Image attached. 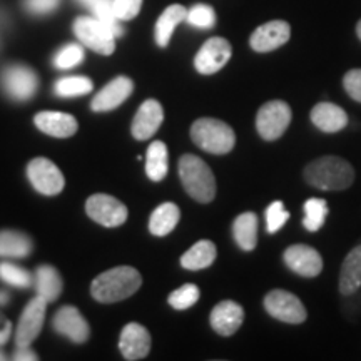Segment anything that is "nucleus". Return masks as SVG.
<instances>
[{
  "label": "nucleus",
  "instance_id": "3",
  "mask_svg": "<svg viewBox=\"0 0 361 361\" xmlns=\"http://www.w3.org/2000/svg\"><path fill=\"white\" fill-rule=\"evenodd\" d=\"M179 178L184 189L197 202H211L216 196V179L213 171L201 157L184 154L179 159Z\"/></svg>",
  "mask_w": 361,
  "mask_h": 361
},
{
  "label": "nucleus",
  "instance_id": "25",
  "mask_svg": "<svg viewBox=\"0 0 361 361\" xmlns=\"http://www.w3.org/2000/svg\"><path fill=\"white\" fill-rule=\"evenodd\" d=\"M216 251L214 243L207 241V239H202V241L196 243L191 250H188L180 258V266L189 271H200L204 268H209L211 264L214 263Z\"/></svg>",
  "mask_w": 361,
  "mask_h": 361
},
{
  "label": "nucleus",
  "instance_id": "17",
  "mask_svg": "<svg viewBox=\"0 0 361 361\" xmlns=\"http://www.w3.org/2000/svg\"><path fill=\"white\" fill-rule=\"evenodd\" d=\"M54 328L62 336H67L74 343H85L89 340V324L74 306H64L54 316Z\"/></svg>",
  "mask_w": 361,
  "mask_h": 361
},
{
  "label": "nucleus",
  "instance_id": "19",
  "mask_svg": "<svg viewBox=\"0 0 361 361\" xmlns=\"http://www.w3.org/2000/svg\"><path fill=\"white\" fill-rule=\"evenodd\" d=\"M133 90H134L133 80L129 78H124V75H121V78H116L114 80H111V82L92 99L90 107H92L94 112L112 111L116 109V107H119L121 104H123L126 99L133 94Z\"/></svg>",
  "mask_w": 361,
  "mask_h": 361
},
{
  "label": "nucleus",
  "instance_id": "45",
  "mask_svg": "<svg viewBox=\"0 0 361 361\" xmlns=\"http://www.w3.org/2000/svg\"><path fill=\"white\" fill-rule=\"evenodd\" d=\"M79 2H80V4H84V6H89L90 0H79Z\"/></svg>",
  "mask_w": 361,
  "mask_h": 361
},
{
  "label": "nucleus",
  "instance_id": "31",
  "mask_svg": "<svg viewBox=\"0 0 361 361\" xmlns=\"http://www.w3.org/2000/svg\"><path fill=\"white\" fill-rule=\"evenodd\" d=\"M328 202L324 200H319V197H313V200H308L305 202V219L303 224L305 228L311 233L319 231L323 228L324 221H326L328 216Z\"/></svg>",
  "mask_w": 361,
  "mask_h": 361
},
{
  "label": "nucleus",
  "instance_id": "27",
  "mask_svg": "<svg viewBox=\"0 0 361 361\" xmlns=\"http://www.w3.org/2000/svg\"><path fill=\"white\" fill-rule=\"evenodd\" d=\"M32 251V241L24 233L0 231V258L19 259Z\"/></svg>",
  "mask_w": 361,
  "mask_h": 361
},
{
  "label": "nucleus",
  "instance_id": "46",
  "mask_svg": "<svg viewBox=\"0 0 361 361\" xmlns=\"http://www.w3.org/2000/svg\"><path fill=\"white\" fill-rule=\"evenodd\" d=\"M0 360H6V356H4L2 351H0Z\"/></svg>",
  "mask_w": 361,
  "mask_h": 361
},
{
  "label": "nucleus",
  "instance_id": "6",
  "mask_svg": "<svg viewBox=\"0 0 361 361\" xmlns=\"http://www.w3.org/2000/svg\"><path fill=\"white\" fill-rule=\"evenodd\" d=\"M291 123V107L284 101H269L256 116V129L264 141H276Z\"/></svg>",
  "mask_w": 361,
  "mask_h": 361
},
{
  "label": "nucleus",
  "instance_id": "18",
  "mask_svg": "<svg viewBox=\"0 0 361 361\" xmlns=\"http://www.w3.org/2000/svg\"><path fill=\"white\" fill-rule=\"evenodd\" d=\"M245 322V310L236 301L226 300L211 311V326L221 336H231Z\"/></svg>",
  "mask_w": 361,
  "mask_h": 361
},
{
  "label": "nucleus",
  "instance_id": "39",
  "mask_svg": "<svg viewBox=\"0 0 361 361\" xmlns=\"http://www.w3.org/2000/svg\"><path fill=\"white\" fill-rule=\"evenodd\" d=\"M343 85H345V90L351 99L361 102V69L346 72L345 78H343Z\"/></svg>",
  "mask_w": 361,
  "mask_h": 361
},
{
  "label": "nucleus",
  "instance_id": "34",
  "mask_svg": "<svg viewBox=\"0 0 361 361\" xmlns=\"http://www.w3.org/2000/svg\"><path fill=\"white\" fill-rule=\"evenodd\" d=\"M0 279L17 288H29L32 284V274L12 263H0Z\"/></svg>",
  "mask_w": 361,
  "mask_h": 361
},
{
  "label": "nucleus",
  "instance_id": "21",
  "mask_svg": "<svg viewBox=\"0 0 361 361\" xmlns=\"http://www.w3.org/2000/svg\"><path fill=\"white\" fill-rule=\"evenodd\" d=\"M311 123L323 133H338L346 128L348 116L336 104L319 102L311 111Z\"/></svg>",
  "mask_w": 361,
  "mask_h": 361
},
{
  "label": "nucleus",
  "instance_id": "9",
  "mask_svg": "<svg viewBox=\"0 0 361 361\" xmlns=\"http://www.w3.org/2000/svg\"><path fill=\"white\" fill-rule=\"evenodd\" d=\"M27 176H29V180L32 183L35 191L44 196H56L66 186L64 176L52 161L45 159V157L30 161L27 166Z\"/></svg>",
  "mask_w": 361,
  "mask_h": 361
},
{
  "label": "nucleus",
  "instance_id": "4",
  "mask_svg": "<svg viewBox=\"0 0 361 361\" xmlns=\"http://www.w3.org/2000/svg\"><path fill=\"white\" fill-rule=\"evenodd\" d=\"M191 139L197 147L211 154H228L236 144L234 130L223 121L211 117H204L192 124Z\"/></svg>",
  "mask_w": 361,
  "mask_h": 361
},
{
  "label": "nucleus",
  "instance_id": "20",
  "mask_svg": "<svg viewBox=\"0 0 361 361\" xmlns=\"http://www.w3.org/2000/svg\"><path fill=\"white\" fill-rule=\"evenodd\" d=\"M35 126L42 130V133L52 135V137L66 139L71 137L78 133V121L74 116L67 114V112H51L44 111L35 116Z\"/></svg>",
  "mask_w": 361,
  "mask_h": 361
},
{
  "label": "nucleus",
  "instance_id": "26",
  "mask_svg": "<svg viewBox=\"0 0 361 361\" xmlns=\"http://www.w3.org/2000/svg\"><path fill=\"white\" fill-rule=\"evenodd\" d=\"M180 218L179 207L174 202H164V204L157 206L154 213L151 214L149 219V231L154 236H166L178 226Z\"/></svg>",
  "mask_w": 361,
  "mask_h": 361
},
{
  "label": "nucleus",
  "instance_id": "44",
  "mask_svg": "<svg viewBox=\"0 0 361 361\" xmlns=\"http://www.w3.org/2000/svg\"><path fill=\"white\" fill-rule=\"evenodd\" d=\"M356 34H358V37L361 40V20L358 22V25H356Z\"/></svg>",
  "mask_w": 361,
  "mask_h": 361
},
{
  "label": "nucleus",
  "instance_id": "22",
  "mask_svg": "<svg viewBox=\"0 0 361 361\" xmlns=\"http://www.w3.org/2000/svg\"><path fill=\"white\" fill-rule=\"evenodd\" d=\"M361 288V246L353 247L341 264L340 293L345 296L355 295Z\"/></svg>",
  "mask_w": 361,
  "mask_h": 361
},
{
  "label": "nucleus",
  "instance_id": "13",
  "mask_svg": "<svg viewBox=\"0 0 361 361\" xmlns=\"http://www.w3.org/2000/svg\"><path fill=\"white\" fill-rule=\"evenodd\" d=\"M291 27L284 20H271L268 24L258 27L250 39L252 51L271 52L276 51L290 40Z\"/></svg>",
  "mask_w": 361,
  "mask_h": 361
},
{
  "label": "nucleus",
  "instance_id": "5",
  "mask_svg": "<svg viewBox=\"0 0 361 361\" xmlns=\"http://www.w3.org/2000/svg\"><path fill=\"white\" fill-rule=\"evenodd\" d=\"M74 32L85 47L102 56H111L116 49V35L96 17H79L74 22Z\"/></svg>",
  "mask_w": 361,
  "mask_h": 361
},
{
  "label": "nucleus",
  "instance_id": "43",
  "mask_svg": "<svg viewBox=\"0 0 361 361\" xmlns=\"http://www.w3.org/2000/svg\"><path fill=\"white\" fill-rule=\"evenodd\" d=\"M7 300H8V296H7V293H0V305H6L7 303Z\"/></svg>",
  "mask_w": 361,
  "mask_h": 361
},
{
  "label": "nucleus",
  "instance_id": "12",
  "mask_svg": "<svg viewBox=\"0 0 361 361\" xmlns=\"http://www.w3.org/2000/svg\"><path fill=\"white\" fill-rule=\"evenodd\" d=\"M284 263L296 274L305 278H314L323 271V258L314 247L306 245H293L284 251Z\"/></svg>",
  "mask_w": 361,
  "mask_h": 361
},
{
  "label": "nucleus",
  "instance_id": "8",
  "mask_svg": "<svg viewBox=\"0 0 361 361\" xmlns=\"http://www.w3.org/2000/svg\"><path fill=\"white\" fill-rule=\"evenodd\" d=\"M89 218L106 228H117L128 219V207L109 194H94L85 204Z\"/></svg>",
  "mask_w": 361,
  "mask_h": 361
},
{
  "label": "nucleus",
  "instance_id": "10",
  "mask_svg": "<svg viewBox=\"0 0 361 361\" xmlns=\"http://www.w3.org/2000/svg\"><path fill=\"white\" fill-rule=\"evenodd\" d=\"M45 308H47V301H45L42 296L34 298V300L25 306L24 313L20 316V322L17 324V348H27V346L32 345V341L39 336L45 319Z\"/></svg>",
  "mask_w": 361,
  "mask_h": 361
},
{
  "label": "nucleus",
  "instance_id": "35",
  "mask_svg": "<svg viewBox=\"0 0 361 361\" xmlns=\"http://www.w3.org/2000/svg\"><path fill=\"white\" fill-rule=\"evenodd\" d=\"M186 20L188 24L200 27V29H213L216 25V12L213 7L206 6V4H197L188 11Z\"/></svg>",
  "mask_w": 361,
  "mask_h": 361
},
{
  "label": "nucleus",
  "instance_id": "42",
  "mask_svg": "<svg viewBox=\"0 0 361 361\" xmlns=\"http://www.w3.org/2000/svg\"><path fill=\"white\" fill-rule=\"evenodd\" d=\"M11 323L6 322V324H4V329L0 331V345H4V343H7L8 340V335H11Z\"/></svg>",
  "mask_w": 361,
  "mask_h": 361
},
{
  "label": "nucleus",
  "instance_id": "11",
  "mask_svg": "<svg viewBox=\"0 0 361 361\" xmlns=\"http://www.w3.org/2000/svg\"><path fill=\"white\" fill-rule=\"evenodd\" d=\"M231 44L223 37H213L202 45L194 59V67L200 74L211 75L223 69L231 59Z\"/></svg>",
  "mask_w": 361,
  "mask_h": 361
},
{
  "label": "nucleus",
  "instance_id": "29",
  "mask_svg": "<svg viewBox=\"0 0 361 361\" xmlns=\"http://www.w3.org/2000/svg\"><path fill=\"white\" fill-rule=\"evenodd\" d=\"M169 169L168 147L162 141L151 142L146 152V174L151 180L159 183L166 178Z\"/></svg>",
  "mask_w": 361,
  "mask_h": 361
},
{
  "label": "nucleus",
  "instance_id": "36",
  "mask_svg": "<svg viewBox=\"0 0 361 361\" xmlns=\"http://www.w3.org/2000/svg\"><path fill=\"white\" fill-rule=\"evenodd\" d=\"M84 61V49L79 44H69L66 47H62L57 52L56 59H54V64L57 69H72V67L79 66Z\"/></svg>",
  "mask_w": 361,
  "mask_h": 361
},
{
  "label": "nucleus",
  "instance_id": "40",
  "mask_svg": "<svg viewBox=\"0 0 361 361\" xmlns=\"http://www.w3.org/2000/svg\"><path fill=\"white\" fill-rule=\"evenodd\" d=\"M24 2L27 11L37 13V16H42V13L56 11L59 4H61V0H24Z\"/></svg>",
  "mask_w": 361,
  "mask_h": 361
},
{
  "label": "nucleus",
  "instance_id": "38",
  "mask_svg": "<svg viewBox=\"0 0 361 361\" xmlns=\"http://www.w3.org/2000/svg\"><path fill=\"white\" fill-rule=\"evenodd\" d=\"M112 4L119 20L134 19L142 7V0H112Z\"/></svg>",
  "mask_w": 361,
  "mask_h": 361
},
{
  "label": "nucleus",
  "instance_id": "37",
  "mask_svg": "<svg viewBox=\"0 0 361 361\" xmlns=\"http://www.w3.org/2000/svg\"><path fill=\"white\" fill-rule=\"evenodd\" d=\"M288 219H290V213L284 209L281 201L271 202L268 209H266V228H268V233L271 234L278 233L286 224Z\"/></svg>",
  "mask_w": 361,
  "mask_h": 361
},
{
  "label": "nucleus",
  "instance_id": "24",
  "mask_svg": "<svg viewBox=\"0 0 361 361\" xmlns=\"http://www.w3.org/2000/svg\"><path fill=\"white\" fill-rule=\"evenodd\" d=\"M186 16H188L186 7L179 6V4L169 6L164 12L161 13V17L157 19V24H156V42L159 47H166V45L169 44L171 37H173L174 29L180 24V22L186 20Z\"/></svg>",
  "mask_w": 361,
  "mask_h": 361
},
{
  "label": "nucleus",
  "instance_id": "14",
  "mask_svg": "<svg viewBox=\"0 0 361 361\" xmlns=\"http://www.w3.org/2000/svg\"><path fill=\"white\" fill-rule=\"evenodd\" d=\"M4 87L17 101H27L37 90L39 80L34 71L24 66H11L4 71L2 75Z\"/></svg>",
  "mask_w": 361,
  "mask_h": 361
},
{
  "label": "nucleus",
  "instance_id": "32",
  "mask_svg": "<svg viewBox=\"0 0 361 361\" xmlns=\"http://www.w3.org/2000/svg\"><path fill=\"white\" fill-rule=\"evenodd\" d=\"M92 80L82 75H72V78L59 79L56 82V94L59 97H78L89 94L92 90Z\"/></svg>",
  "mask_w": 361,
  "mask_h": 361
},
{
  "label": "nucleus",
  "instance_id": "33",
  "mask_svg": "<svg viewBox=\"0 0 361 361\" xmlns=\"http://www.w3.org/2000/svg\"><path fill=\"white\" fill-rule=\"evenodd\" d=\"M200 288L196 286V284H184V286H180L179 290L173 291L169 295V305L173 306L174 310H188L191 308L200 301Z\"/></svg>",
  "mask_w": 361,
  "mask_h": 361
},
{
  "label": "nucleus",
  "instance_id": "2",
  "mask_svg": "<svg viewBox=\"0 0 361 361\" xmlns=\"http://www.w3.org/2000/svg\"><path fill=\"white\" fill-rule=\"evenodd\" d=\"M305 179L310 186L322 191H343L353 184L355 171L341 157L324 156L306 166Z\"/></svg>",
  "mask_w": 361,
  "mask_h": 361
},
{
  "label": "nucleus",
  "instance_id": "41",
  "mask_svg": "<svg viewBox=\"0 0 361 361\" xmlns=\"http://www.w3.org/2000/svg\"><path fill=\"white\" fill-rule=\"evenodd\" d=\"M13 360L17 361H35L37 360V355L34 353L32 350L27 346V348H17L16 355H13Z\"/></svg>",
  "mask_w": 361,
  "mask_h": 361
},
{
  "label": "nucleus",
  "instance_id": "23",
  "mask_svg": "<svg viewBox=\"0 0 361 361\" xmlns=\"http://www.w3.org/2000/svg\"><path fill=\"white\" fill-rule=\"evenodd\" d=\"M233 236L241 250H255L258 245V216L255 213L239 214L233 223Z\"/></svg>",
  "mask_w": 361,
  "mask_h": 361
},
{
  "label": "nucleus",
  "instance_id": "15",
  "mask_svg": "<svg viewBox=\"0 0 361 361\" xmlns=\"http://www.w3.org/2000/svg\"><path fill=\"white\" fill-rule=\"evenodd\" d=\"M119 350L126 360H142L151 351V335L142 324H126L119 338Z\"/></svg>",
  "mask_w": 361,
  "mask_h": 361
},
{
  "label": "nucleus",
  "instance_id": "1",
  "mask_svg": "<svg viewBox=\"0 0 361 361\" xmlns=\"http://www.w3.org/2000/svg\"><path fill=\"white\" fill-rule=\"evenodd\" d=\"M142 284L139 271L130 266L104 271L90 284V295L99 303H117L137 293Z\"/></svg>",
  "mask_w": 361,
  "mask_h": 361
},
{
  "label": "nucleus",
  "instance_id": "7",
  "mask_svg": "<svg viewBox=\"0 0 361 361\" xmlns=\"http://www.w3.org/2000/svg\"><path fill=\"white\" fill-rule=\"evenodd\" d=\"M264 308L268 314L283 323L300 324L308 318V313H306V308L300 298L284 290H273L268 293L264 298Z\"/></svg>",
  "mask_w": 361,
  "mask_h": 361
},
{
  "label": "nucleus",
  "instance_id": "28",
  "mask_svg": "<svg viewBox=\"0 0 361 361\" xmlns=\"http://www.w3.org/2000/svg\"><path fill=\"white\" fill-rule=\"evenodd\" d=\"M35 286H37L39 296H42L47 303H52L62 293V278L52 266H39L35 273Z\"/></svg>",
  "mask_w": 361,
  "mask_h": 361
},
{
  "label": "nucleus",
  "instance_id": "16",
  "mask_svg": "<svg viewBox=\"0 0 361 361\" xmlns=\"http://www.w3.org/2000/svg\"><path fill=\"white\" fill-rule=\"evenodd\" d=\"M162 121H164V109L156 99H147L139 107L137 114H135L133 121V135L137 141H146V139L152 137L161 128Z\"/></svg>",
  "mask_w": 361,
  "mask_h": 361
},
{
  "label": "nucleus",
  "instance_id": "30",
  "mask_svg": "<svg viewBox=\"0 0 361 361\" xmlns=\"http://www.w3.org/2000/svg\"><path fill=\"white\" fill-rule=\"evenodd\" d=\"M87 7L92 11L96 19L101 20L104 25L109 27L116 37H121V35L124 34V29L121 27V20L117 19L114 12V4H112V0H90Z\"/></svg>",
  "mask_w": 361,
  "mask_h": 361
}]
</instances>
